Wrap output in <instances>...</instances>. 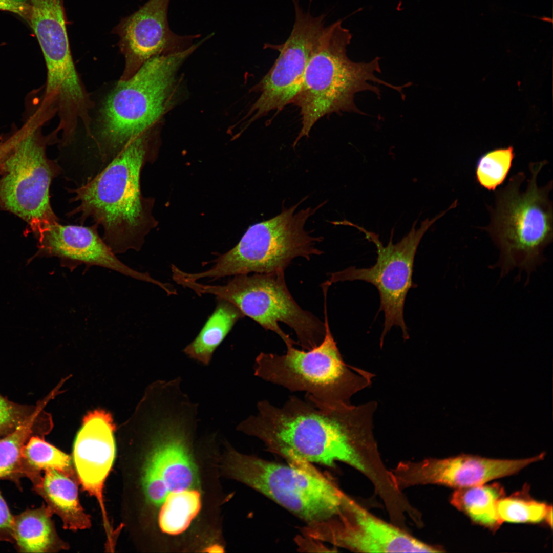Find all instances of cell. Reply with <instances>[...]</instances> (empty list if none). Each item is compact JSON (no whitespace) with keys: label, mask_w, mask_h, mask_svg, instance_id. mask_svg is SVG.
<instances>
[{"label":"cell","mask_w":553,"mask_h":553,"mask_svg":"<svg viewBox=\"0 0 553 553\" xmlns=\"http://www.w3.org/2000/svg\"><path fill=\"white\" fill-rule=\"evenodd\" d=\"M170 0H148L122 18L113 32L119 37L125 67L121 80L131 77L147 60L190 47L199 35L180 36L172 31L167 19Z\"/></svg>","instance_id":"2e32d148"},{"label":"cell","mask_w":553,"mask_h":553,"mask_svg":"<svg viewBox=\"0 0 553 553\" xmlns=\"http://www.w3.org/2000/svg\"><path fill=\"white\" fill-rule=\"evenodd\" d=\"M455 207V204L452 203L446 209L434 217L426 219L418 228H416L417 220L415 221L409 233L396 244L392 241L394 235L392 229L390 241L385 246L380 241L378 235L374 232L368 231L347 220L335 222V225H349L357 228L376 247L377 257L373 266L361 268L349 267L331 273L329 280L326 282L330 286L337 282L361 280L372 284L377 288L380 301L379 311H383L385 315L380 340L381 346L386 335L394 326L401 328L404 339L409 338L408 328L403 317V308L409 290L414 287L412 275L417 248L429 228Z\"/></svg>","instance_id":"7c38bea8"},{"label":"cell","mask_w":553,"mask_h":553,"mask_svg":"<svg viewBox=\"0 0 553 553\" xmlns=\"http://www.w3.org/2000/svg\"><path fill=\"white\" fill-rule=\"evenodd\" d=\"M306 533L312 538L356 552L443 551L374 516L346 495L335 517L308 526Z\"/></svg>","instance_id":"5bb4252c"},{"label":"cell","mask_w":553,"mask_h":553,"mask_svg":"<svg viewBox=\"0 0 553 553\" xmlns=\"http://www.w3.org/2000/svg\"><path fill=\"white\" fill-rule=\"evenodd\" d=\"M43 473L39 481L33 485V490L44 499L48 508L60 517L65 529L89 528L90 516L80 504L74 478L55 469Z\"/></svg>","instance_id":"ffe728a7"},{"label":"cell","mask_w":553,"mask_h":553,"mask_svg":"<svg viewBox=\"0 0 553 553\" xmlns=\"http://www.w3.org/2000/svg\"><path fill=\"white\" fill-rule=\"evenodd\" d=\"M352 35L343 27L342 20L325 26L306 67L300 90L292 103L300 109L302 126L295 139L309 136L314 125L331 113H361L354 102L355 95L363 91L380 95L372 82L383 84L401 92L395 86L375 75L380 73L378 57L367 62H356L347 55Z\"/></svg>","instance_id":"8992f818"},{"label":"cell","mask_w":553,"mask_h":553,"mask_svg":"<svg viewBox=\"0 0 553 553\" xmlns=\"http://www.w3.org/2000/svg\"><path fill=\"white\" fill-rule=\"evenodd\" d=\"M36 406L16 403L0 394V438L11 433L25 422Z\"/></svg>","instance_id":"83f0119b"},{"label":"cell","mask_w":553,"mask_h":553,"mask_svg":"<svg viewBox=\"0 0 553 553\" xmlns=\"http://www.w3.org/2000/svg\"><path fill=\"white\" fill-rule=\"evenodd\" d=\"M292 396L282 407L258 402L257 413L237 430L256 437L267 450L289 462L334 467L345 463L369 474L363 452L374 446L372 419L374 405L331 407Z\"/></svg>","instance_id":"6da1fadb"},{"label":"cell","mask_w":553,"mask_h":553,"mask_svg":"<svg viewBox=\"0 0 553 553\" xmlns=\"http://www.w3.org/2000/svg\"><path fill=\"white\" fill-rule=\"evenodd\" d=\"M149 131L130 141L92 178L74 189L71 202L79 205L68 214L79 215L82 224L92 218L103 230V239L111 250L121 254L139 251L155 225L153 201L140 187L141 171L152 160Z\"/></svg>","instance_id":"3957f363"},{"label":"cell","mask_w":553,"mask_h":553,"mask_svg":"<svg viewBox=\"0 0 553 553\" xmlns=\"http://www.w3.org/2000/svg\"><path fill=\"white\" fill-rule=\"evenodd\" d=\"M544 454L522 459H494L461 455L445 459H427L399 463L390 472L394 487L401 489L420 484H437L457 489L485 484L493 479L515 474L541 460Z\"/></svg>","instance_id":"9a60e30c"},{"label":"cell","mask_w":553,"mask_h":553,"mask_svg":"<svg viewBox=\"0 0 553 553\" xmlns=\"http://www.w3.org/2000/svg\"><path fill=\"white\" fill-rule=\"evenodd\" d=\"M30 10L29 3L18 2L13 0H0V10L17 14L27 22Z\"/></svg>","instance_id":"f546056e"},{"label":"cell","mask_w":553,"mask_h":553,"mask_svg":"<svg viewBox=\"0 0 553 553\" xmlns=\"http://www.w3.org/2000/svg\"><path fill=\"white\" fill-rule=\"evenodd\" d=\"M115 425L110 413L96 410L83 418L73 445V461L83 488L98 501L107 536L113 534L103 498L105 481L116 453Z\"/></svg>","instance_id":"e0dca14e"},{"label":"cell","mask_w":553,"mask_h":553,"mask_svg":"<svg viewBox=\"0 0 553 553\" xmlns=\"http://www.w3.org/2000/svg\"><path fill=\"white\" fill-rule=\"evenodd\" d=\"M178 284L198 295L211 294L236 306L263 328L277 334L286 347L297 344L279 326L292 328L303 348L318 345L326 333L325 323L304 310L295 301L286 285L284 271L234 275L224 285H210L181 278Z\"/></svg>","instance_id":"30bf717a"},{"label":"cell","mask_w":553,"mask_h":553,"mask_svg":"<svg viewBox=\"0 0 553 553\" xmlns=\"http://www.w3.org/2000/svg\"><path fill=\"white\" fill-rule=\"evenodd\" d=\"M546 160L529 164L530 177L523 172L512 176L494 194L487 206L490 221L480 227L490 236L500 251L496 266L504 276L515 268L530 275L545 261L544 252L552 242V181L539 186L538 176Z\"/></svg>","instance_id":"277c9868"},{"label":"cell","mask_w":553,"mask_h":553,"mask_svg":"<svg viewBox=\"0 0 553 553\" xmlns=\"http://www.w3.org/2000/svg\"><path fill=\"white\" fill-rule=\"evenodd\" d=\"M198 405L181 397L164 396L152 408L149 448L141 484L146 501L157 511L163 533L180 535L201 510L202 493L193 442Z\"/></svg>","instance_id":"7a4b0ae2"},{"label":"cell","mask_w":553,"mask_h":553,"mask_svg":"<svg viewBox=\"0 0 553 553\" xmlns=\"http://www.w3.org/2000/svg\"><path fill=\"white\" fill-rule=\"evenodd\" d=\"M295 18L292 31L283 44H267L279 52L269 71L255 86L260 93L244 122L247 127L272 111H280L292 103L299 92L307 64L325 27L326 14L313 16L305 11L299 0H292Z\"/></svg>","instance_id":"4fadbf2b"},{"label":"cell","mask_w":553,"mask_h":553,"mask_svg":"<svg viewBox=\"0 0 553 553\" xmlns=\"http://www.w3.org/2000/svg\"><path fill=\"white\" fill-rule=\"evenodd\" d=\"M550 505L520 494L503 497L497 503V511L502 522L538 523L545 519Z\"/></svg>","instance_id":"4316f807"},{"label":"cell","mask_w":553,"mask_h":553,"mask_svg":"<svg viewBox=\"0 0 553 553\" xmlns=\"http://www.w3.org/2000/svg\"><path fill=\"white\" fill-rule=\"evenodd\" d=\"M1 167L0 205L26 221L37 238L58 222L50 202V187L59 168L48 159L41 129L47 120L38 109L29 114Z\"/></svg>","instance_id":"8fae6325"},{"label":"cell","mask_w":553,"mask_h":553,"mask_svg":"<svg viewBox=\"0 0 553 553\" xmlns=\"http://www.w3.org/2000/svg\"><path fill=\"white\" fill-rule=\"evenodd\" d=\"M14 140L13 132L0 141V166L10 152Z\"/></svg>","instance_id":"4dcf8cb0"},{"label":"cell","mask_w":553,"mask_h":553,"mask_svg":"<svg viewBox=\"0 0 553 553\" xmlns=\"http://www.w3.org/2000/svg\"><path fill=\"white\" fill-rule=\"evenodd\" d=\"M98 225H49L38 238L39 254L59 258L66 266L81 264L108 268L126 276L162 287L163 283L149 274L135 270L119 260L98 234Z\"/></svg>","instance_id":"ac0fdd59"},{"label":"cell","mask_w":553,"mask_h":553,"mask_svg":"<svg viewBox=\"0 0 553 553\" xmlns=\"http://www.w3.org/2000/svg\"><path fill=\"white\" fill-rule=\"evenodd\" d=\"M14 516L0 491V541L14 543Z\"/></svg>","instance_id":"f1b7e54d"},{"label":"cell","mask_w":553,"mask_h":553,"mask_svg":"<svg viewBox=\"0 0 553 553\" xmlns=\"http://www.w3.org/2000/svg\"><path fill=\"white\" fill-rule=\"evenodd\" d=\"M52 515L46 505H42L14 516L13 544L18 552H49L60 548Z\"/></svg>","instance_id":"7402d4cb"},{"label":"cell","mask_w":553,"mask_h":553,"mask_svg":"<svg viewBox=\"0 0 553 553\" xmlns=\"http://www.w3.org/2000/svg\"><path fill=\"white\" fill-rule=\"evenodd\" d=\"M224 468L229 477L268 497L308 525L335 517L346 495L310 464L272 462L228 446Z\"/></svg>","instance_id":"ba28073f"},{"label":"cell","mask_w":553,"mask_h":553,"mask_svg":"<svg viewBox=\"0 0 553 553\" xmlns=\"http://www.w3.org/2000/svg\"><path fill=\"white\" fill-rule=\"evenodd\" d=\"M307 198L289 208L283 207L273 218L249 226L239 243L214 260L208 270L193 273L184 271L183 276L195 281L204 278L213 281L239 274L284 271L296 258L310 260L321 255L323 252L316 245L323 238L312 236L305 227L308 219L326 201L297 211Z\"/></svg>","instance_id":"52a82bcc"},{"label":"cell","mask_w":553,"mask_h":553,"mask_svg":"<svg viewBox=\"0 0 553 553\" xmlns=\"http://www.w3.org/2000/svg\"><path fill=\"white\" fill-rule=\"evenodd\" d=\"M13 1H16V2H18L27 3L26 2H27V0H13Z\"/></svg>","instance_id":"d6a6232c"},{"label":"cell","mask_w":553,"mask_h":553,"mask_svg":"<svg viewBox=\"0 0 553 553\" xmlns=\"http://www.w3.org/2000/svg\"><path fill=\"white\" fill-rule=\"evenodd\" d=\"M325 298L326 333L317 346L305 351L293 346L286 354L260 353L254 375L291 391H305L312 401L336 407L349 405L355 393L370 381L369 373L352 372L343 361L328 323Z\"/></svg>","instance_id":"9c48e42d"},{"label":"cell","mask_w":553,"mask_h":553,"mask_svg":"<svg viewBox=\"0 0 553 553\" xmlns=\"http://www.w3.org/2000/svg\"><path fill=\"white\" fill-rule=\"evenodd\" d=\"M47 401L37 402L28 418L14 431L0 438V480L12 482L22 490L20 479L25 478L23 468L22 451L31 437H44L50 431L49 417L43 408Z\"/></svg>","instance_id":"44dd1931"},{"label":"cell","mask_w":553,"mask_h":553,"mask_svg":"<svg viewBox=\"0 0 553 553\" xmlns=\"http://www.w3.org/2000/svg\"><path fill=\"white\" fill-rule=\"evenodd\" d=\"M215 310L196 337L183 350L190 358L208 365L212 355L235 324L244 315L230 302L217 298Z\"/></svg>","instance_id":"603a6c76"},{"label":"cell","mask_w":553,"mask_h":553,"mask_svg":"<svg viewBox=\"0 0 553 553\" xmlns=\"http://www.w3.org/2000/svg\"><path fill=\"white\" fill-rule=\"evenodd\" d=\"M515 156L512 146L495 148L481 155L475 167L477 182L488 191H495L506 179Z\"/></svg>","instance_id":"484cf974"},{"label":"cell","mask_w":553,"mask_h":553,"mask_svg":"<svg viewBox=\"0 0 553 553\" xmlns=\"http://www.w3.org/2000/svg\"><path fill=\"white\" fill-rule=\"evenodd\" d=\"M204 42L202 39L185 49L153 57L131 77L117 83L100 111L96 144L102 168L168 111L180 68Z\"/></svg>","instance_id":"5b68a950"},{"label":"cell","mask_w":553,"mask_h":553,"mask_svg":"<svg viewBox=\"0 0 553 553\" xmlns=\"http://www.w3.org/2000/svg\"><path fill=\"white\" fill-rule=\"evenodd\" d=\"M547 524L552 527V507L550 505L547 513L546 514L545 519Z\"/></svg>","instance_id":"1f68e13d"},{"label":"cell","mask_w":553,"mask_h":553,"mask_svg":"<svg viewBox=\"0 0 553 553\" xmlns=\"http://www.w3.org/2000/svg\"><path fill=\"white\" fill-rule=\"evenodd\" d=\"M504 497L498 483L481 484L457 489L451 503L474 523L496 531L503 523L498 513L497 503Z\"/></svg>","instance_id":"cb8c5ba5"},{"label":"cell","mask_w":553,"mask_h":553,"mask_svg":"<svg viewBox=\"0 0 553 553\" xmlns=\"http://www.w3.org/2000/svg\"><path fill=\"white\" fill-rule=\"evenodd\" d=\"M29 1L28 23L42 51L47 79L54 83L72 80L77 72L70 50L63 0Z\"/></svg>","instance_id":"d6986e66"},{"label":"cell","mask_w":553,"mask_h":553,"mask_svg":"<svg viewBox=\"0 0 553 553\" xmlns=\"http://www.w3.org/2000/svg\"><path fill=\"white\" fill-rule=\"evenodd\" d=\"M23 468L25 477L33 485L42 476V472L55 469L75 478V470L71 457L47 442L44 437L33 436L22 451Z\"/></svg>","instance_id":"d4e9b609"}]
</instances>
